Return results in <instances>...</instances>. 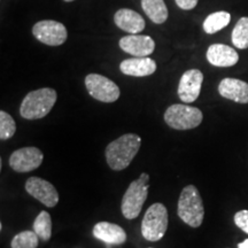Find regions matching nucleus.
Segmentation results:
<instances>
[{
    "instance_id": "f257e3e1",
    "label": "nucleus",
    "mask_w": 248,
    "mask_h": 248,
    "mask_svg": "<svg viewBox=\"0 0 248 248\" xmlns=\"http://www.w3.org/2000/svg\"><path fill=\"white\" fill-rule=\"evenodd\" d=\"M141 138L135 133H126L111 141L106 147V160L110 169L120 171L128 168L137 155Z\"/></svg>"
},
{
    "instance_id": "f03ea898",
    "label": "nucleus",
    "mask_w": 248,
    "mask_h": 248,
    "mask_svg": "<svg viewBox=\"0 0 248 248\" xmlns=\"http://www.w3.org/2000/svg\"><path fill=\"white\" fill-rule=\"evenodd\" d=\"M57 99V91L51 88L31 91L28 93L21 104L20 115L26 120L43 119L52 110Z\"/></svg>"
},
{
    "instance_id": "7ed1b4c3",
    "label": "nucleus",
    "mask_w": 248,
    "mask_h": 248,
    "mask_svg": "<svg viewBox=\"0 0 248 248\" xmlns=\"http://www.w3.org/2000/svg\"><path fill=\"white\" fill-rule=\"evenodd\" d=\"M178 216L185 224L191 228H199L204 217L203 202L198 188L187 185L183 188L178 200Z\"/></svg>"
},
{
    "instance_id": "20e7f679",
    "label": "nucleus",
    "mask_w": 248,
    "mask_h": 248,
    "mask_svg": "<svg viewBox=\"0 0 248 248\" xmlns=\"http://www.w3.org/2000/svg\"><path fill=\"white\" fill-rule=\"evenodd\" d=\"M148 182L150 175L146 172L141 173L137 181H133L129 185L128 190L124 193L121 210L126 219L137 218L140 214L148 195Z\"/></svg>"
},
{
    "instance_id": "39448f33",
    "label": "nucleus",
    "mask_w": 248,
    "mask_h": 248,
    "mask_svg": "<svg viewBox=\"0 0 248 248\" xmlns=\"http://www.w3.org/2000/svg\"><path fill=\"white\" fill-rule=\"evenodd\" d=\"M168 210L162 203H153L146 210L141 222L142 237L147 241H159L168 229Z\"/></svg>"
},
{
    "instance_id": "423d86ee",
    "label": "nucleus",
    "mask_w": 248,
    "mask_h": 248,
    "mask_svg": "<svg viewBox=\"0 0 248 248\" xmlns=\"http://www.w3.org/2000/svg\"><path fill=\"white\" fill-rule=\"evenodd\" d=\"M202 111L197 107L187 105H171L164 113V121L170 128L184 131L194 129L202 122Z\"/></svg>"
},
{
    "instance_id": "0eeeda50",
    "label": "nucleus",
    "mask_w": 248,
    "mask_h": 248,
    "mask_svg": "<svg viewBox=\"0 0 248 248\" xmlns=\"http://www.w3.org/2000/svg\"><path fill=\"white\" fill-rule=\"evenodd\" d=\"M85 86L92 98L106 104L115 102L121 94L120 88L113 80L99 74H90L86 76Z\"/></svg>"
},
{
    "instance_id": "6e6552de",
    "label": "nucleus",
    "mask_w": 248,
    "mask_h": 248,
    "mask_svg": "<svg viewBox=\"0 0 248 248\" xmlns=\"http://www.w3.org/2000/svg\"><path fill=\"white\" fill-rule=\"evenodd\" d=\"M32 33L40 43L48 46L62 45L68 37L66 27L53 20L37 22L32 28Z\"/></svg>"
},
{
    "instance_id": "1a4fd4ad",
    "label": "nucleus",
    "mask_w": 248,
    "mask_h": 248,
    "mask_svg": "<svg viewBox=\"0 0 248 248\" xmlns=\"http://www.w3.org/2000/svg\"><path fill=\"white\" fill-rule=\"evenodd\" d=\"M44 159L42 151L37 147H23L13 152L9 157V167L16 172H29L37 168Z\"/></svg>"
},
{
    "instance_id": "9d476101",
    "label": "nucleus",
    "mask_w": 248,
    "mask_h": 248,
    "mask_svg": "<svg viewBox=\"0 0 248 248\" xmlns=\"http://www.w3.org/2000/svg\"><path fill=\"white\" fill-rule=\"evenodd\" d=\"M26 191L46 207L53 208L59 202V193L53 184L40 177H30L26 182Z\"/></svg>"
},
{
    "instance_id": "9b49d317",
    "label": "nucleus",
    "mask_w": 248,
    "mask_h": 248,
    "mask_svg": "<svg viewBox=\"0 0 248 248\" xmlns=\"http://www.w3.org/2000/svg\"><path fill=\"white\" fill-rule=\"evenodd\" d=\"M203 74L198 69H190L183 74L178 85V97L185 104H191L200 95Z\"/></svg>"
},
{
    "instance_id": "f8f14e48",
    "label": "nucleus",
    "mask_w": 248,
    "mask_h": 248,
    "mask_svg": "<svg viewBox=\"0 0 248 248\" xmlns=\"http://www.w3.org/2000/svg\"><path fill=\"white\" fill-rule=\"evenodd\" d=\"M120 47L126 53L142 58L148 57L154 52L155 43L150 36L129 35L120 39Z\"/></svg>"
},
{
    "instance_id": "ddd939ff",
    "label": "nucleus",
    "mask_w": 248,
    "mask_h": 248,
    "mask_svg": "<svg viewBox=\"0 0 248 248\" xmlns=\"http://www.w3.org/2000/svg\"><path fill=\"white\" fill-rule=\"evenodd\" d=\"M218 92L223 98L238 104H248V83L235 78H224L218 85Z\"/></svg>"
},
{
    "instance_id": "4468645a",
    "label": "nucleus",
    "mask_w": 248,
    "mask_h": 248,
    "mask_svg": "<svg viewBox=\"0 0 248 248\" xmlns=\"http://www.w3.org/2000/svg\"><path fill=\"white\" fill-rule=\"evenodd\" d=\"M207 60L215 67H232L239 60V55L230 46L213 44L207 49Z\"/></svg>"
},
{
    "instance_id": "2eb2a0df",
    "label": "nucleus",
    "mask_w": 248,
    "mask_h": 248,
    "mask_svg": "<svg viewBox=\"0 0 248 248\" xmlns=\"http://www.w3.org/2000/svg\"><path fill=\"white\" fill-rule=\"evenodd\" d=\"M120 69L124 75L133 77H145L155 73V70H156V63L151 58L137 57L126 59V60L121 62Z\"/></svg>"
},
{
    "instance_id": "dca6fc26",
    "label": "nucleus",
    "mask_w": 248,
    "mask_h": 248,
    "mask_svg": "<svg viewBox=\"0 0 248 248\" xmlns=\"http://www.w3.org/2000/svg\"><path fill=\"white\" fill-rule=\"evenodd\" d=\"M93 235L107 245H122L126 240L125 231L120 225L109 222H99L93 228Z\"/></svg>"
},
{
    "instance_id": "f3484780",
    "label": "nucleus",
    "mask_w": 248,
    "mask_h": 248,
    "mask_svg": "<svg viewBox=\"0 0 248 248\" xmlns=\"http://www.w3.org/2000/svg\"><path fill=\"white\" fill-rule=\"evenodd\" d=\"M114 21L121 30L126 31L131 35H137L145 29V20L140 14L132 9H119L114 16Z\"/></svg>"
},
{
    "instance_id": "a211bd4d",
    "label": "nucleus",
    "mask_w": 248,
    "mask_h": 248,
    "mask_svg": "<svg viewBox=\"0 0 248 248\" xmlns=\"http://www.w3.org/2000/svg\"><path fill=\"white\" fill-rule=\"evenodd\" d=\"M141 7L154 23L162 24L168 18V8L163 0H141Z\"/></svg>"
},
{
    "instance_id": "6ab92c4d",
    "label": "nucleus",
    "mask_w": 248,
    "mask_h": 248,
    "mask_svg": "<svg viewBox=\"0 0 248 248\" xmlns=\"http://www.w3.org/2000/svg\"><path fill=\"white\" fill-rule=\"evenodd\" d=\"M230 13L224 11L215 12V13L208 15L206 20H204L203 30L204 32H207L208 35H213V33H216L217 31L222 30L223 28L228 26V24L230 23Z\"/></svg>"
},
{
    "instance_id": "aec40b11",
    "label": "nucleus",
    "mask_w": 248,
    "mask_h": 248,
    "mask_svg": "<svg viewBox=\"0 0 248 248\" xmlns=\"http://www.w3.org/2000/svg\"><path fill=\"white\" fill-rule=\"evenodd\" d=\"M33 231L36 232L39 239L48 241L52 235V218L47 212H40L33 222Z\"/></svg>"
},
{
    "instance_id": "412c9836",
    "label": "nucleus",
    "mask_w": 248,
    "mask_h": 248,
    "mask_svg": "<svg viewBox=\"0 0 248 248\" xmlns=\"http://www.w3.org/2000/svg\"><path fill=\"white\" fill-rule=\"evenodd\" d=\"M232 44L237 48H248V17H241L232 31Z\"/></svg>"
},
{
    "instance_id": "4be33fe9",
    "label": "nucleus",
    "mask_w": 248,
    "mask_h": 248,
    "mask_svg": "<svg viewBox=\"0 0 248 248\" xmlns=\"http://www.w3.org/2000/svg\"><path fill=\"white\" fill-rule=\"evenodd\" d=\"M39 237L35 231H23L17 233L11 243L12 248H37Z\"/></svg>"
},
{
    "instance_id": "5701e85b",
    "label": "nucleus",
    "mask_w": 248,
    "mask_h": 248,
    "mask_svg": "<svg viewBox=\"0 0 248 248\" xmlns=\"http://www.w3.org/2000/svg\"><path fill=\"white\" fill-rule=\"evenodd\" d=\"M16 131V124L13 117L6 113L5 110L0 111V139L8 140L14 136Z\"/></svg>"
},
{
    "instance_id": "b1692460",
    "label": "nucleus",
    "mask_w": 248,
    "mask_h": 248,
    "mask_svg": "<svg viewBox=\"0 0 248 248\" xmlns=\"http://www.w3.org/2000/svg\"><path fill=\"white\" fill-rule=\"evenodd\" d=\"M234 223L238 228L248 234V210H240V212L235 213Z\"/></svg>"
},
{
    "instance_id": "393cba45",
    "label": "nucleus",
    "mask_w": 248,
    "mask_h": 248,
    "mask_svg": "<svg viewBox=\"0 0 248 248\" xmlns=\"http://www.w3.org/2000/svg\"><path fill=\"white\" fill-rule=\"evenodd\" d=\"M175 1L178 7L184 11H190L198 5V0H175Z\"/></svg>"
},
{
    "instance_id": "a878e982",
    "label": "nucleus",
    "mask_w": 248,
    "mask_h": 248,
    "mask_svg": "<svg viewBox=\"0 0 248 248\" xmlns=\"http://www.w3.org/2000/svg\"><path fill=\"white\" fill-rule=\"evenodd\" d=\"M238 248H248V239L244 240L243 243L238 244Z\"/></svg>"
},
{
    "instance_id": "bb28decb",
    "label": "nucleus",
    "mask_w": 248,
    "mask_h": 248,
    "mask_svg": "<svg viewBox=\"0 0 248 248\" xmlns=\"http://www.w3.org/2000/svg\"><path fill=\"white\" fill-rule=\"evenodd\" d=\"M64 1H67V2H71V1H74V0H64Z\"/></svg>"
}]
</instances>
